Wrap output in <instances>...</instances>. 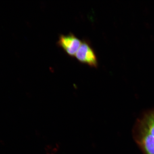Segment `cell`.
<instances>
[{"instance_id":"7a4b0ae2","label":"cell","mask_w":154,"mask_h":154,"mask_svg":"<svg viewBox=\"0 0 154 154\" xmlns=\"http://www.w3.org/2000/svg\"><path fill=\"white\" fill-rule=\"evenodd\" d=\"M82 42L74 34L71 33L60 36L57 45L62 48L67 54L73 57L75 56Z\"/></svg>"},{"instance_id":"6da1fadb","label":"cell","mask_w":154,"mask_h":154,"mask_svg":"<svg viewBox=\"0 0 154 154\" xmlns=\"http://www.w3.org/2000/svg\"><path fill=\"white\" fill-rule=\"evenodd\" d=\"M75 57L81 63L95 68L98 66L97 58L95 51L89 43L85 40L82 42Z\"/></svg>"},{"instance_id":"277c9868","label":"cell","mask_w":154,"mask_h":154,"mask_svg":"<svg viewBox=\"0 0 154 154\" xmlns=\"http://www.w3.org/2000/svg\"><path fill=\"white\" fill-rule=\"evenodd\" d=\"M145 123L144 128L154 137V113L147 117Z\"/></svg>"},{"instance_id":"3957f363","label":"cell","mask_w":154,"mask_h":154,"mask_svg":"<svg viewBox=\"0 0 154 154\" xmlns=\"http://www.w3.org/2000/svg\"><path fill=\"white\" fill-rule=\"evenodd\" d=\"M138 142L145 154H154V137L144 128Z\"/></svg>"}]
</instances>
